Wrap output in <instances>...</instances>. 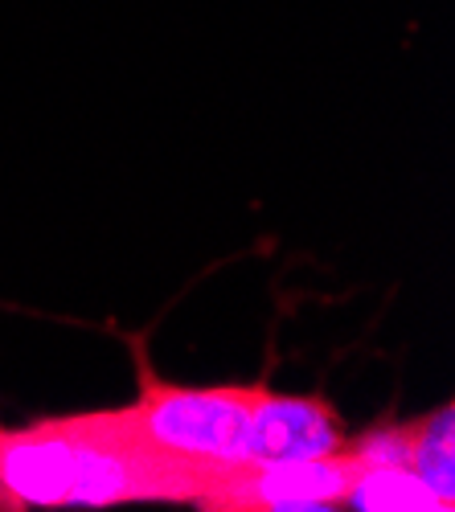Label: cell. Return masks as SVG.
Segmentation results:
<instances>
[{
  "label": "cell",
  "instance_id": "8992f818",
  "mask_svg": "<svg viewBox=\"0 0 455 512\" xmlns=\"http://www.w3.org/2000/svg\"><path fill=\"white\" fill-rule=\"evenodd\" d=\"M345 504L365 512H451L455 508L431 484H423L415 472H406L398 463H369Z\"/></svg>",
  "mask_w": 455,
  "mask_h": 512
},
{
  "label": "cell",
  "instance_id": "7a4b0ae2",
  "mask_svg": "<svg viewBox=\"0 0 455 512\" xmlns=\"http://www.w3.org/2000/svg\"><path fill=\"white\" fill-rule=\"evenodd\" d=\"M259 386H173L140 361V398L119 406L123 422L164 455L222 472L246 459V426L263 398Z\"/></svg>",
  "mask_w": 455,
  "mask_h": 512
},
{
  "label": "cell",
  "instance_id": "3957f363",
  "mask_svg": "<svg viewBox=\"0 0 455 512\" xmlns=\"http://www.w3.org/2000/svg\"><path fill=\"white\" fill-rule=\"evenodd\" d=\"M369 459L349 443L333 455L234 463L197 500L201 512H287V508H341Z\"/></svg>",
  "mask_w": 455,
  "mask_h": 512
},
{
  "label": "cell",
  "instance_id": "52a82bcc",
  "mask_svg": "<svg viewBox=\"0 0 455 512\" xmlns=\"http://www.w3.org/2000/svg\"><path fill=\"white\" fill-rule=\"evenodd\" d=\"M0 512H13V500H9V492L0 488Z\"/></svg>",
  "mask_w": 455,
  "mask_h": 512
},
{
  "label": "cell",
  "instance_id": "6da1fadb",
  "mask_svg": "<svg viewBox=\"0 0 455 512\" xmlns=\"http://www.w3.org/2000/svg\"><path fill=\"white\" fill-rule=\"evenodd\" d=\"M218 472L144 443L119 406L0 426V488L21 508L197 504Z\"/></svg>",
  "mask_w": 455,
  "mask_h": 512
},
{
  "label": "cell",
  "instance_id": "277c9868",
  "mask_svg": "<svg viewBox=\"0 0 455 512\" xmlns=\"http://www.w3.org/2000/svg\"><path fill=\"white\" fill-rule=\"evenodd\" d=\"M349 447L341 414L320 394H275L263 390L251 426H246V459L242 463H279V459H312Z\"/></svg>",
  "mask_w": 455,
  "mask_h": 512
},
{
  "label": "cell",
  "instance_id": "5b68a950",
  "mask_svg": "<svg viewBox=\"0 0 455 512\" xmlns=\"http://www.w3.org/2000/svg\"><path fill=\"white\" fill-rule=\"evenodd\" d=\"M369 463H398L431 484L443 500L455 504V414L439 406L423 418H410L398 426H378L361 439H349Z\"/></svg>",
  "mask_w": 455,
  "mask_h": 512
}]
</instances>
